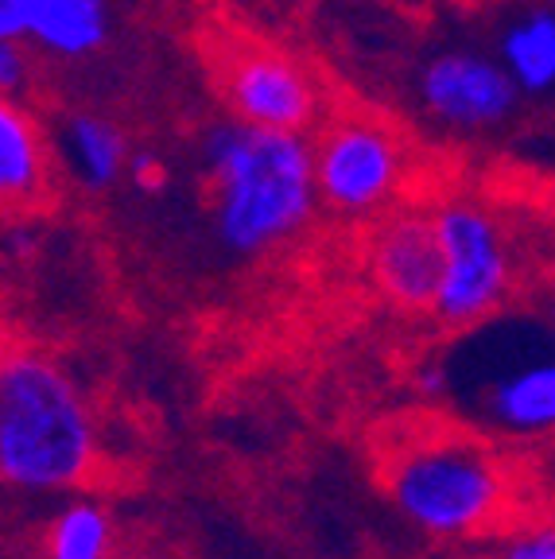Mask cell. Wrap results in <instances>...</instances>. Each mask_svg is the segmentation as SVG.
Segmentation results:
<instances>
[{
    "label": "cell",
    "instance_id": "cell-6",
    "mask_svg": "<svg viewBox=\"0 0 555 559\" xmlns=\"http://www.w3.org/2000/svg\"><path fill=\"white\" fill-rule=\"evenodd\" d=\"M404 144L381 121L350 117L330 124L315 144V183L319 199L339 214L362 218L397 194L404 179Z\"/></svg>",
    "mask_w": 555,
    "mask_h": 559
},
{
    "label": "cell",
    "instance_id": "cell-7",
    "mask_svg": "<svg viewBox=\"0 0 555 559\" xmlns=\"http://www.w3.org/2000/svg\"><path fill=\"white\" fill-rule=\"evenodd\" d=\"M416 94L435 124L454 132H486L505 124L524 90L512 82L501 59L477 51H439L420 67Z\"/></svg>",
    "mask_w": 555,
    "mask_h": 559
},
{
    "label": "cell",
    "instance_id": "cell-15",
    "mask_svg": "<svg viewBox=\"0 0 555 559\" xmlns=\"http://www.w3.org/2000/svg\"><path fill=\"white\" fill-rule=\"evenodd\" d=\"M497 559H555V521L529 524L521 533H512Z\"/></svg>",
    "mask_w": 555,
    "mask_h": 559
},
{
    "label": "cell",
    "instance_id": "cell-5",
    "mask_svg": "<svg viewBox=\"0 0 555 559\" xmlns=\"http://www.w3.org/2000/svg\"><path fill=\"white\" fill-rule=\"evenodd\" d=\"M432 210L442 241V284L432 314L447 331H467L509 304L512 245L486 202L454 194Z\"/></svg>",
    "mask_w": 555,
    "mask_h": 559
},
{
    "label": "cell",
    "instance_id": "cell-11",
    "mask_svg": "<svg viewBox=\"0 0 555 559\" xmlns=\"http://www.w3.org/2000/svg\"><path fill=\"white\" fill-rule=\"evenodd\" d=\"M47 183V144L16 97L0 102V194L4 202H32Z\"/></svg>",
    "mask_w": 555,
    "mask_h": 559
},
{
    "label": "cell",
    "instance_id": "cell-17",
    "mask_svg": "<svg viewBox=\"0 0 555 559\" xmlns=\"http://www.w3.org/2000/svg\"><path fill=\"white\" fill-rule=\"evenodd\" d=\"M129 175H132V183H137L140 191H147V194H156V191H164V187H167V171H164V164H160L156 156H132Z\"/></svg>",
    "mask_w": 555,
    "mask_h": 559
},
{
    "label": "cell",
    "instance_id": "cell-18",
    "mask_svg": "<svg viewBox=\"0 0 555 559\" xmlns=\"http://www.w3.org/2000/svg\"><path fill=\"white\" fill-rule=\"evenodd\" d=\"M544 319L552 323V331H555V280L547 284V292H544Z\"/></svg>",
    "mask_w": 555,
    "mask_h": 559
},
{
    "label": "cell",
    "instance_id": "cell-1",
    "mask_svg": "<svg viewBox=\"0 0 555 559\" xmlns=\"http://www.w3.org/2000/svg\"><path fill=\"white\" fill-rule=\"evenodd\" d=\"M416 384L477 436L547 439L555 436V331L544 311H497L454 331L447 354L427 361Z\"/></svg>",
    "mask_w": 555,
    "mask_h": 559
},
{
    "label": "cell",
    "instance_id": "cell-16",
    "mask_svg": "<svg viewBox=\"0 0 555 559\" xmlns=\"http://www.w3.org/2000/svg\"><path fill=\"white\" fill-rule=\"evenodd\" d=\"M27 55L24 44H12V39H0V90L4 97H16L27 86Z\"/></svg>",
    "mask_w": 555,
    "mask_h": 559
},
{
    "label": "cell",
    "instance_id": "cell-2",
    "mask_svg": "<svg viewBox=\"0 0 555 559\" xmlns=\"http://www.w3.org/2000/svg\"><path fill=\"white\" fill-rule=\"evenodd\" d=\"M214 234L234 257L269 253L311 222L319 206L315 148L304 132L217 121L202 136Z\"/></svg>",
    "mask_w": 555,
    "mask_h": 559
},
{
    "label": "cell",
    "instance_id": "cell-12",
    "mask_svg": "<svg viewBox=\"0 0 555 559\" xmlns=\"http://www.w3.org/2000/svg\"><path fill=\"white\" fill-rule=\"evenodd\" d=\"M62 156H67L70 171L82 187L90 191H105L129 171V144L125 132L114 121H105L97 114H74L62 124Z\"/></svg>",
    "mask_w": 555,
    "mask_h": 559
},
{
    "label": "cell",
    "instance_id": "cell-3",
    "mask_svg": "<svg viewBox=\"0 0 555 559\" xmlns=\"http://www.w3.org/2000/svg\"><path fill=\"white\" fill-rule=\"evenodd\" d=\"M97 466L94 412L47 354L9 349L0 366V478L27 493L86 486Z\"/></svg>",
    "mask_w": 555,
    "mask_h": 559
},
{
    "label": "cell",
    "instance_id": "cell-10",
    "mask_svg": "<svg viewBox=\"0 0 555 559\" xmlns=\"http://www.w3.org/2000/svg\"><path fill=\"white\" fill-rule=\"evenodd\" d=\"M0 39L51 59H86L109 39V0H0Z\"/></svg>",
    "mask_w": 555,
    "mask_h": 559
},
{
    "label": "cell",
    "instance_id": "cell-8",
    "mask_svg": "<svg viewBox=\"0 0 555 559\" xmlns=\"http://www.w3.org/2000/svg\"><path fill=\"white\" fill-rule=\"evenodd\" d=\"M222 94L237 121L280 132H307L322 105L311 70L276 47H237L222 67Z\"/></svg>",
    "mask_w": 555,
    "mask_h": 559
},
{
    "label": "cell",
    "instance_id": "cell-14",
    "mask_svg": "<svg viewBox=\"0 0 555 559\" xmlns=\"http://www.w3.org/2000/svg\"><path fill=\"white\" fill-rule=\"evenodd\" d=\"M114 556V521L97 501H70L47 524L44 559H109Z\"/></svg>",
    "mask_w": 555,
    "mask_h": 559
},
{
    "label": "cell",
    "instance_id": "cell-9",
    "mask_svg": "<svg viewBox=\"0 0 555 559\" xmlns=\"http://www.w3.org/2000/svg\"><path fill=\"white\" fill-rule=\"evenodd\" d=\"M369 269L385 299L404 311H432L442 284V241L435 210H397L369 237Z\"/></svg>",
    "mask_w": 555,
    "mask_h": 559
},
{
    "label": "cell",
    "instance_id": "cell-13",
    "mask_svg": "<svg viewBox=\"0 0 555 559\" xmlns=\"http://www.w3.org/2000/svg\"><path fill=\"white\" fill-rule=\"evenodd\" d=\"M501 62L524 94L555 90V12L532 9L501 35Z\"/></svg>",
    "mask_w": 555,
    "mask_h": 559
},
{
    "label": "cell",
    "instance_id": "cell-4",
    "mask_svg": "<svg viewBox=\"0 0 555 559\" xmlns=\"http://www.w3.org/2000/svg\"><path fill=\"white\" fill-rule=\"evenodd\" d=\"M381 486L404 521L439 540L486 533L509 506L501 454L462 424L392 447Z\"/></svg>",
    "mask_w": 555,
    "mask_h": 559
}]
</instances>
